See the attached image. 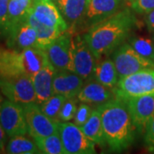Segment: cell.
<instances>
[{"label":"cell","instance_id":"19","mask_svg":"<svg viewBox=\"0 0 154 154\" xmlns=\"http://www.w3.org/2000/svg\"><path fill=\"white\" fill-rule=\"evenodd\" d=\"M24 75L22 51L11 48H0V76Z\"/></svg>","mask_w":154,"mask_h":154},{"label":"cell","instance_id":"27","mask_svg":"<svg viewBox=\"0 0 154 154\" xmlns=\"http://www.w3.org/2000/svg\"><path fill=\"white\" fill-rule=\"evenodd\" d=\"M128 43L138 54L147 60L154 63V40L146 37H128Z\"/></svg>","mask_w":154,"mask_h":154},{"label":"cell","instance_id":"28","mask_svg":"<svg viewBox=\"0 0 154 154\" xmlns=\"http://www.w3.org/2000/svg\"><path fill=\"white\" fill-rule=\"evenodd\" d=\"M67 98L61 94H53L51 98L39 105L41 110L51 119L58 121V115L62 105L66 101Z\"/></svg>","mask_w":154,"mask_h":154},{"label":"cell","instance_id":"6","mask_svg":"<svg viewBox=\"0 0 154 154\" xmlns=\"http://www.w3.org/2000/svg\"><path fill=\"white\" fill-rule=\"evenodd\" d=\"M0 90L7 99L20 105H28L36 101L33 81L28 75L0 76Z\"/></svg>","mask_w":154,"mask_h":154},{"label":"cell","instance_id":"20","mask_svg":"<svg viewBox=\"0 0 154 154\" xmlns=\"http://www.w3.org/2000/svg\"><path fill=\"white\" fill-rule=\"evenodd\" d=\"M22 54L24 75L31 78L50 63L45 50L37 45L24 49Z\"/></svg>","mask_w":154,"mask_h":154},{"label":"cell","instance_id":"17","mask_svg":"<svg viewBox=\"0 0 154 154\" xmlns=\"http://www.w3.org/2000/svg\"><path fill=\"white\" fill-rule=\"evenodd\" d=\"M55 72L56 69L54 67L49 63L32 77L36 95V104L41 105L54 94L53 77Z\"/></svg>","mask_w":154,"mask_h":154},{"label":"cell","instance_id":"5","mask_svg":"<svg viewBox=\"0 0 154 154\" xmlns=\"http://www.w3.org/2000/svg\"><path fill=\"white\" fill-rule=\"evenodd\" d=\"M112 60L119 79L139 71L154 69V63L142 57L128 43H123L112 52Z\"/></svg>","mask_w":154,"mask_h":154},{"label":"cell","instance_id":"16","mask_svg":"<svg viewBox=\"0 0 154 154\" xmlns=\"http://www.w3.org/2000/svg\"><path fill=\"white\" fill-rule=\"evenodd\" d=\"M89 0H57V6L69 29H73L82 23L87 13Z\"/></svg>","mask_w":154,"mask_h":154},{"label":"cell","instance_id":"39","mask_svg":"<svg viewBox=\"0 0 154 154\" xmlns=\"http://www.w3.org/2000/svg\"><path fill=\"white\" fill-rule=\"evenodd\" d=\"M51 1H52V2H57V0H51Z\"/></svg>","mask_w":154,"mask_h":154},{"label":"cell","instance_id":"23","mask_svg":"<svg viewBox=\"0 0 154 154\" xmlns=\"http://www.w3.org/2000/svg\"><path fill=\"white\" fill-rule=\"evenodd\" d=\"M27 21L36 30V33H37V45L38 47L42 48V49H46V47L52 41H54L61 33H63L58 28H51V27L46 26L43 23L38 22V20L35 19V17H33L31 11H30L28 17H27Z\"/></svg>","mask_w":154,"mask_h":154},{"label":"cell","instance_id":"21","mask_svg":"<svg viewBox=\"0 0 154 154\" xmlns=\"http://www.w3.org/2000/svg\"><path fill=\"white\" fill-rule=\"evenodd\" d=\"M33 5V0H10L4 35H7L18 25L27 20Z\"/></svg>","mask_w":154,"mask_h":154},{"label":"cell","instance_id":"2","mask_svg":"<svg viewBox=\"0 0 154 154\" xmlns=\"http://www.w3.org/2000/svg\"><path fill=\"white\" fill-rule=\"evenodd\" d=\"M105 143L111 151L128 148L135 137V126L124 99H111L99 105Z\"/></svg>","mask_w":154,"mask_h":154},{"label":"cell","instance_id":"8","mask_svg":"<svg viewBox=\"0 0 154 154\" xmlns=\"http://www.w3.org/2000/svg\"><path fill=\"white\" fill-rule=\"evenodd\" d=\"M0 123L10 138L28 133L23 105L5 99L0 110Z\"/></svg>","mask_w":154,"mask_h":154},{"label":"cell","instance_id":"30","mask_svg":"<svg viewBox=\"0 0 154 154\" xmlns=\"http://www.w3.org/2000/svg\"><path fill=\"white\" fill-rule=\"evenodd\" d=\"M92 108L87 104V103H82L81 105L77 107L76 112L75 114V116L73 118L74 123L78 126H82L83 124L86 123L88 118L92 114Z\"/></svg>","mask_w":154,"mask_h":154},{"label":"cell","instance_id":"34","mask_svg":"<svg viewBox=\"0 0 154 154\" xmlns=\"http://www.w3.org/2000/svg\"><path fill=\"white\" fill-rule=\"evenodd\" d=\"M145 23L150 33H154V10L151 11L145 16Z\"/></svg>","mask_w":154,"mask_h":154},{"label":"cell","instance_id":"12","mask_svg":"<svg viewBox=\"0 0 154 154\" xmlns=\"http://www.w3.org/2000/svg\"><path fill=\"white\" fill-rule=\"evenodd\" d=\"M31 12L35 19L46 26L58 28L62 32L69 29L57 6L51 0H33Z\"/></svg>","mask_w":154,"mask_h":154},{"label":"cell","instance_id":"32","mask_svg":"<svg viewBox=\"0 0 154 154\" xmlns=\"http://www.w3.org/2000/svg\"><path fill=\"white\" fill-rule=\"evenodd\" d=\"M145 144L151 152H154V116L145 129Z\"/></svg>","mask_w":154,"mask_h":154},{"label":"cell","instance_id":"13","mask_svg":"<svg viewBox=\"0 0 154 154\" xmlns=\"http://www.w3.org/2000/svg\"><path fill=\"white\" fill-rule=\"evenodd\" d=\"M82 77L71 70H56L53 77V94H61L67 99L78 96L83 84Z\"/></svg>","mask_w":154,"mask_h":154},{"label":"cell","instance_id":"25","mask_svg":"<svg viewBox=\"0 0 154 154\" xmlns=\"http://www.w3.org/2000/svg\"><path fill=\"white\" fill-rule=\"evenodd\" d=\"M7 153L11 154H34L39 153L40 151L35 141L24 137V135L11 138L5 148Z\"/></svg>","mask_w":154,"mask_h":154},{"label":"cell","instance_id":"15","mask_svg":"<svg viewBox=\"0 0 154 154\" xmlns=\"http://www.w3.org/2000/svg\"><path fill=\"white\" fill-rule=\"evenodd\" d=\"M122 0H89L83 24L88 28L119 11Z\"/></svg>","mask_w":154,"mask_h":154},{"label":"cell","instance_id":"3","mask_svg":"<svg viewBox=\"0 0 154 154\" xmlns=\"http://www.w3.org/2000/svg\"><path fill=\"white\" fill-rule=\"evenodd\" d=\"M113 92L122 99L154 94V69L139 71L119 79Z\"/></svg>","mask_w":154,"mask_h":154},{"label":"cell","instance_id":"4","mask_svg":"<svg viewBox=\"0 0 154 154\" xmlns=\"http://www.w3.org/2000/svg\"><path fill=\"white\" fill-rule=\"evenodd\" d=\"M57 130L65 154L95 153V143L88 139L81 127L69 122H57Z\"/></svg>","mask_w":154,"mask_h":154},{"label":"cell","instance_id":"33","mask_svg":"<svg viewBox=\"0 0 154 154\" xmlns=\"http://www.w3.org/2000/svg\"><path fill=\"white\" fill-rule=\"evenodd\" d=\"M10 0H0V34L4 33L8 16Z\"/></svg>","mask_w":154,"mask_h":154},{"label":"cell","instance_id":"29","mask_svg":"<svg viewBox=\"0 0 154 154\" xmlns=\"http://www.w3.org/2000/svg\"><path fill=\"white\" fill-rule=\"evenodd\" d=\"M77 110V100L75 98H69L62 105L59 115L58 121L69 122L75 116V114Z\"/></svg>","mask_w":154,"mask_h":154},{"label":"cell","instance_id":"35","mask_svg":"<svg viewBox=\"0 0 154 154\" xmlns=\"http://www.w3.org/2000/svg\"><path fill=\"white\" fill-rule=\"evenodd\" d=\"M6 133L4 130L3 127L0 123V146L3 148V150H5V145L6 141Z\"/></svg>","mask_w":154,"mask_h":154},{"label":"cell","instance_id":"22","mask_svg":"<svg viewBox=\"0 0 154 154\" xmlns=\"http://www.w3.org/2000/svg\"><path fill=\"white\" fill-rule=\"evenodd\" d=\"M93 77L99 83L109 88H115L119 81V76L112 58H105L96 62Z\"/></svg>","mask_w":154,"mask_h":154},{"label":"cell","instance_id":"24","mask_svg":"<svg viewBox=\"0 0 154 154\" xmlns=\"http://www.w3.org/2000/svg\"><path fill=\"white\" fill-rule=\"evenodd\" d=\"M81 128L86 136L95 144L103 145L105 143L99 107L92 111L90 117L85 124L81 126Z\"/></svg>","mask_w":154,"mask_h":154},{"label":"cell","instance_id":"11","mask_svg":"<svg viewBox=\"0 0 154 154\" xmlns=\"http://www.w3.org/2000/svg\"><path fill=\"white\" fill-rule=\"evenodd\" d=\"M123 99L126 102L136 129L140 132L144 131L154 116V94Z\"/></svg>","mask_w":154,"mask_h":154},{"label":"cell","instance_id":"31","mask_svg":"<svg viewBox=\"0 0 154 154\" xmlns=\"http://www.w3.org/2000/svg\"><path fill=\"white\" fill-rule=\"evenodd\" d=\"M131 9L138 14H146L154 10V0H134L130 3Z\"/></svg>","mask_w":154,"mask_h":154},{"label":"cell","instance_id":"1","mask_svg":"<svg viewBox=\"0 0 154 154\" xmlns=\"http://www.w3.org/2000/svg\"><path fill=\"white\" fill-rule=\"evenodd\" d=\"M136 23L134 14L127 8L91 26L83 37L96 59L99 60L123 44Z\"/></svg>","mask_w":154,"mask_h":154},{"label":"cell","instance_id":"10","mask_svg":"<svg viewBox=\"0 0 154 154\" xmlns=\"http://www.w3.org/2000/svg\"><path fill=\"white\" fill-rule=\"evenodd\" d=\"M72 56L74 72L83 79L92 76L97 59L84 37L80 34L73 35Z\"/></svg>","mask_w":154,"mask_h":154},{"label":"cell","instance_id":"37","mask_svg":"<svg viewBox=\"0 0 154 154\" xmlns=\"http://www.w3.org/2000/svg\"><path fill=\"white\" fill-rule=\"evenodd\" d=\"M125 1H126V2H128V3L130 4V3H131V2H133L134 0H125Z\"/></svg>","mask_w":154,"mask_h":154},{"label":"cell","instance_id":"18","mask_svg":"<svg viewBox=\"0 0 154 154\" xmlns=\"http://www.w3.org/2000/svg\"><path fill=\"white\" fill-rule=\"evenodd\" d=\"M109 87L99 83L96 80H91L83 84L78 94V99L87 104H104L113 99L114 92H111Z\"/></svg>","mask_w":154,"mask_h":154},{"label":"cell","instance_id":"40","mask_svg":"<svg viewBox=\"0 0 154 154\" xmlns=\"http://www.w3.org/2000/svg\"><path fill=\"white\" fill-rule=\"evenodd\" d=\"M153 40H154V33H153Z\"/></svg>","mask_w":154,"mask_h":154},{"label":"cell","instance_id":"7","mask_svg":"<svg viewBox=\"0 0 154 154\" xmlns=\"http://www.w3.org/2000/svg\"><path fill=\"white\" fill-rule=\"evenodd\" d=\"M50 63L56 70H71L73 68V33L70 29L61 33L45 49Z\"/></svg>","mask_w":154,"mask_h":154},{"label":"cell","instance_id":"36","mask_svg":"<svg viewBox=\"0 0 154 154\" xmlns=\"http://www.w3.org/2000/svg\"><path fill=\"white\" fill-rule=\"evenodd\" d=\"M0 92H1V90H0ZM2 94H3L0 93V110H1V106L3 105V102H4V100H5V99H4V97H3Z\"/></svg>","mask_w":154,"mask_h":154},{"label":"cell","instance_id":"9","mask_svg":"<svg viewBox=\"0 0 154 154\" xmlns=\"http://www.w3.org/2000/svg\"><path fill=\"white\" fill-rule=\"evenodd\" d=\"M28 131L33 138L46 137L57 134V122L51 119L35 102L23 105Z\"/></svg>","mask_w":154,"mask_h":154},{"label":"cell","instance_id":"26","mask_svg":"<svg viewBox=\"0 0 154 154\" xmlns=\"http://www.w3.org/2000/svg\"><path fill=\"white\" fill-rule=\"evenodd\" d=\"M33 140L42 153L65 154L58 133L46 137L33 138Z\"/></svg>","mask_w":154,"mask_h":154},{"label":"cell","instance_id":"38","mask_svg":"<svg viewBox=\"0 0 154 154\" xmlns=\"http://www.w3.org/2000/svg\"><path fill=\"white\" fill-rule=\"evenodd\" d=\"M3 151H4V150H3V148L0 146V152H3Z\"/></svg>","mask_w":154,"mask_h":154},{"label":"cell","instance_id":"14","mask_svg":"<svg viewBox=\"0 0 154 154\" xmlns=\"http://www.w3.org/2000/svg\"><path fill=\"white\" fill-rule=\"evenodd\" d=\"M8 48L22 51L28 47L37 45V33L26 20L6 35ZM38 46V45H37Z\"/></svg>","mask_w":154,"mask_h":154}]
</instances>
